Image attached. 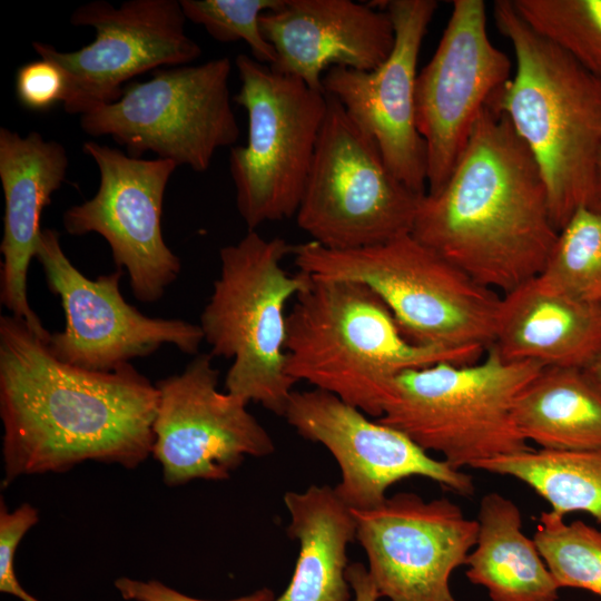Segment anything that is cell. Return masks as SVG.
Returning <instances> with one entry per match:
<instances>
[{
	"mask_svg": "<svg viewBox=\"0 0 601 601\" xmlns=\"http://www.w3.org/2000/svg\"><path fill=\"white\" fill-rule=\"evenodd\" d=\"M395 42L375 70L332 67L323 89L371 137L391 171L418 195L426 193V148L416 126L415 83L423 39L437 9L434 0H391Z\"/></svg>",
	"mask_w": 601,
	"mask_h": 601,
	"instance_id": "cell-18",
	"label": "cell"
},
{
	"mask_svg": "<svg viewBox=\"0 0 601 601\" xmlns=\"http://www.w3.org/2000/svg\"><path fill=\"white\" fill-rule=\"evenodd\" d=\"M292 255L299 272L367 285L413 344L487 348L494 342L501 296L411 233L348 250L309 240L294 245Z\"/></svg>",
	"mask_w": 601,
	"mask_h": 601,
	"instance_id": "cell-5",
	"label": "cell"
},
{
	"mask_svg": "<svg viewBox=\"0 0 601 601\" xmlns=\"http://www.w3.org/2000/svg\"><path fill=\"white\" fill-rule=\"evenodd\" d=\"M210 353H198L180 374L158 381L151 455L168 486L224 481L245 456L263 457L275 444L248 403L217 388Z\"/></svg>",
	"mask_w": 601,
	"mask_h": 601,
	"instance_id": "cell-13",
	"label": "cell"
},
{
	"mask_svg": "<svg viewBox=\"0 0 601 601\" xmlns=\"http://www.w3.org/2000/svg\"><path fill=\"white\" fill-rule=\"evenodd\" d=\"M411 234L495 292L508 294L542 272L559 234L545 183L491 101L444 186L421 197Z\"/></svg>",
	"mask_w": 601,
	"mask_h": 601,
	"instance_id": "cell-2",
	"label": "cell"
},
{
	"mask_svg": "<svg viewBox=\"0 0 601 601\" xmlns=\"http://www.w3.org/2000/svg\"><path fill=\"white\" fill-rule=\"evenodd\" d=\"M115 588L120 597L128 601H211L189 597L158 580H135L121 577L115 580ZM275 593L262 588L250 594L225 601H275Z\"/></svg>",
	"mask_w": 601,
	"mask_h": 601,
	"instance_id": "cell-32",
	"label": "cell"
},
{
	"mask_svg": "<svg viewBox=\"0 0 601 601\" xmlns=\"http://www.w3.org/2000/svg\"><path fill=\"white\" fill-rule=\"evenodd\" d=\"M536 279L571 298L601 303V210L581 207L574 211Z\"/></svg>",
	"mask_w": 601,
	"mask_h": 601,
	"instance_id": "cell-26",
	"label": "cell"
},
{
	"mask_svg": "<svg viewBox=\"0 0 601 601\" xmlns=\"http://www.w3.org/2000/svg\"><path fill=\"white\" fill-rule=\"evenodd\" d=\"M476 543L465 575L485 588L492 601H558L559 587L534 540L522 531L519 506L491 492L479 505Z\"/></svg>",
	"mask_w": 601,
	"mask_h": 601,
	"instance_id": "cell-23",
	"label": "cell"
},
{
	"mask_svg": "<svg viewBox=\"0 0 601 601\" xmlns=\"http://www.w3.org/2000/svg\"><path fill=\"white\" fill-rule=\"evenodd\" d=\"M327 109L296 213L311 240L334 250L410 234L418 195L385 164L375 141L325 92Z\"/></svg>",
	"mask_w": 601,
	"mask_h": 601,
	"instance_id": "cell-9",
	"label": "cell"
},
{
	"mask_svg": "<svg viewBox=\"0 0 601 601\" xmlns=\"http://www.w3.org/2000/svg\"><path fill=\"white\" fill-rule=\"evenodd\" d=\"M583 370L601 385V353L595 356Z\"/></svg>",
	"mask_w": 601,
	"mask_h": 601,
	"instance_id": "cell-34",
	"label": "cell"
},
{
	"mask_svg": "<svg viewBox=\"0 0 601 601\" xmlns=\"http://www.w3.org/2000/svg\"><path fill=\"white\" fill-rule=\"evenodd\" d=\"M157 404L130 363L106 373L66 364L24 319L0 317L2 486L87 461L136 469L152 451Z\"/></svg>",
	"mask_w": 601,
	"mask_h": 601,
	"instance_id": "cell-1",
	"label": "cell"
},
{
	"mask_svg": "<svg viewBox=\"0 0 601 601\" xmlns=\"http://www.w3.org/2000/svg\"><path fill=\"white\" fill-rule=\"evenodd\" d=\"M473 469L514 477L563 516L584 512L601 524V449L534 450L500 455Z\"/></svg>",
	"mask_w": 601,
	"mask_h": 601,
	"instance_id": "cell-25",
	"label": "cell"
},
{
	"mask_svg": "<svg viewBox=\"0 0 601 601\" xmlns=\"http://www.w3.org/2000/svg\"><path fill=\"white\" fill-rule=\"evenodd\" d=\"M287 534L298 542V556L286 590L275 601H349L347 546L356 540V520L328 485L288 491Z\"/></svg>",
	"mask_w": 601,
	"mask_h": 601,
	"instance_id": "cell-22",
	"label": "cell"
},
{
	"mask_svg": "<svg viewBox=\"0 0 601 601\" xmlns=\"http://www.w3.org/2000/svg\"><path fill=\"white\" fill-rule=\"evenodd\" d=\"M485 352L482 346L411 343L381 297L349 279L309 275L287 314V374L375 420L403 372L439 363L472 364Z\"/></svg>",
	"mask_w": 601,
	"mask_h": 601,
	"instance_id": "cell-4",
	"label": "cell"
},
{
	"mask_svg": "<svg viewBox=\"0 0 601 601\" xmlns=\"http://www.w3.org/2000/svg\"><path fill=\"white\" fill-rule=\"evenodd\" d=\"M284 0H180L183 11L191 22L200 24L219 42L244 41L252 57L272 66L276 60L273 46L259 24L260 16L275 10Z\"/></svg>",
	"mask_w": 601,
	"mask_h": 601,
	"instance_id": "cell-29",
	"label": "cell"
},
{
	"mask_svg": "<svg viewBox=\"0 0 601 601\" xmlns=\"http://www.w3.org/2000/svg\"><path fill=\"white\" fill-rule=\"evenodd\" d=\"M293 246L248 230L220 248V273L199 324L209 353L233 359L226 392L283 417L296 384L286 371V306L309 280L283 267Z\"/></svg>",
	"mask_w": 601,
	"mask_h": 601,
	"instance_id": "cell-6",
	"label": "cell"
},
{
	"mask_svg": "<svg viewBox=\"0 0 601 601\" xmlns=\"http://www.w3.org/2000/svg\"><path fill=\"white\" fill-rule=\"evenodd\" d=\"M235 65L234 102L248 117V138L229 152L236 206L248 230L295 216L326 115L324 91L247 55Z\"/></svg>",
	"mask_w": 601,
	"mask_h": 601,
	"instance_id": "cell-8",
	"label": "cell"
},
{
	"mask_svg": "<svg viewBox=\"0 0 601 601\" xmlns=\"http://www.w3.org/2000/svg\"><path fill=\"white\" fill-rule=\"evenodd\" d=\"M260 29L273 46V70L324 91L332 67L378 68L391 55L395 31L390 13L352 0H284L264 12Z\"/></svg>",
	"mask_w": 601,
	"mask_h": 601,
	"instance_id": "cell-19",
	"label": "cell"
},
{
	"mask_svg": "<svg viewBox=\"0 0 601 601\" xmlns=\"http://www.w3.org/2000/svg\"><path fill=\"white\" fill-rule=\"evenodd\" d=\"M540 36L601 79V0H512Z\"/></svg>",
	"mask_w": 601,
	"mask_h": 601,
	"instance_id": "cell-27",
	"label": "cell"
},
{
	"mask_svg": "<svg viewBox=\"0 0 601 601\" xmlns=\"http://www.w3.org/2000/svg\"><path fill=\"white\" fill-rule=\"evenodd\" d=\"M14 91L22 107L32 111H45L58 102H63L67 81L56 63L39 58L19 67L14 78Z\"/></svg>",
	"mask_w": 601,
	"mask_h": 601,
	"instance_id": "cell-31",
	"label": "cell"
},
{
	"mask_svg": "<svg viewBox=\"0 0 601 601\" xmlns=\"http://www.w3.org/2000/svg\"><path fill=\"white\" fill-rule=\"evenodd\" d=\"M49 290L60 298L65 328L47 345L61 362L92 372H114L165 344L197 355L204 341L199 325L178 318H155L127 303L120 292L122 269L86 277L67 257L59 234L42 229L36 257Z\"/></svg>",
	"mask_w": 601,
	"mask_h": 601,
	"instance_id": "cell-12",
	"label": "cell"
},
{
	"mask_svg": "<svg viewBox=\"0 0 601 601\" xmlns=\"http://www.w3.org/2000/svg\"><path fill=\"white\" fill-rule=\"evenodd\" d=\"M186 20L177 0H130L119 8L96 0L79 6L70 18L76 27L96 30L92 42L68 52L40 41L32 47L63 72L65 111L82 116L117 101L136 76L196 60L201 48L186 33Z\"/></svg>",
	"mask_w": 601,
	"mask_h": 601,
	"instance_id": "cell-11",
	"label": "cell"
},
{
	"mask_svg": "<svg viewBox=\"0 0 601 601\" xmlns=\"http://www.w3.org/2000/svg\"><path fill=\"white\" fill-rule=\"evenodd\" d=\"M543 368L505 361L494 346L472 364L439 363L400 374L378 422L455 470L531 449L513 418L516 400Z\"/></svg>",
	"mask_w": 601,
	"mask_h": 601,
	"instance_id": "cell-7",
	"label": "cell"
},
{
	"mask_svg": "<svg viewBox=\"0 0 601 601\" xmlns=\"http://www.w3.org/2000/svg\"><path fill=\"white\" fill-rule=\"evenodd\" d=\"M230 73L228 57L159 69L147 81L127 85L117 101L80 116L81 129L110 136L132 157L151 151L177 167L206 171L215 152L234 147L240 135Z\"/></svg>",
	"mask_w": 601,
	"mask_h": 601,
	"instance_id": "cell-10",
	"label": "cell"
},
{
	"mask_svg": "<svg viewBox=\"0 0 601 601\" xmlns=\"http://www.w3.org/2000/svg\"><path fill=\"white\" fill-rule=\"evenodd\" d=\"M346 578L354 594L353 601H377L381 594L368 570L359 562L347 566Z\"/></svg>",
	"mask_w": 601,
	"mask_h": 601,
	"instance_id": "cell-33",
	"label": "cell"
},
{
	"mask_svg": "<svg viewBox=\"0 0 601 601\" xmlns=\"http://www.w3.org/2000/svg\"><path fill=\"white\" fill-rule=\"evenodd\" d=\"M533 540L560 589H583L601 598L600 530L544 511Z\"/></svg>",
	"mask_w": 601,
	"mask_h": 601,
	"instance_id": "cell-28",
	"label": "cell"
},
{
	"mask_svg": "<svg viewBox=\"0 0 601 601\" xmlns=\"http://www.w3.org/2000/svg\"><path fill=\"white\" fill-rule=\"evenodd\" d=\"M511 60L490 40L483 0H454L447 24L415 83L416 126L426 148V193L440 190Z\"/></svg>",
	"mask_w": 601,
	"mask_h": 601,
	"instance_id": "cell-15",
	"label": "cell"
},
{
	"mask_svg": "<svg viewBox=\"0 0 601 601\" xmlns=\"http://www.w3.org/2000/svg\"><path fill=\"white\" fill-rule=\"evenodd\" d=\"M598 181H599V188L601 193V149H600L599 160H598Z\"/></svg>",
	"mask_w": 601,
	"mask_h": 601,
	"instance_id": "cell-35",
	"label": "cell"
},
{
	"mask_svg": "<svg viewBox=\"0 0 601 601\" xmlns=\"http://www.w3.org/2000/svg\"><path fill=\"white\" fill-rule=\"evenodd\" d=\"M356 540L381 598L390 601H456L455 569L466 564L477 522L446 497L425 501L413 492L387 496L370 510H352Z\"/></svg>",
	"mask_w": 601,
	"mask_h": 601,
	"instance_id": "cell-16",
	"label": "cell"
},
{
	"mask_svg": "<svg viewBox=\"0 0 601 601\" xmlns=\"http://www.w3.org/2000/svg\"><path fill=\"white\" fill-rule=\"evenodd\" d=\"M492 346L505 361L584 368L601 353V303L553 292L535 277L501 297Z\"/></svg>",
	"mask_w": 601,
	"mask_h": 601,
	"instance_id": "cell-21",
	"label": "cell"
},
{
	"mask_svg": "<svg viewBox=\"0 0 601 601\" xmlns=\"http://www.w3.org/2000/svg\"><path fill=\"white\" fill-rule=\"evenodd\" d=\"M518 431L540 449H601V385L583 368L543 367L519 395Z\"/></svg>",
	"mask_w": 601,
	"mask_h": 601,
	"instance_id": "cell-24",
	"label": "cell"
},
{
	"mask_svg": "<svg viewBox=\"0 0 601 601\" xmlns=\"http://www.w3.org/2000/svg\"><path fill=\"white\" fill-rule=\"evenodd\" d=\"M493 17L513 47L515 72L490 101L534 158L560 231L579 208L601 210V79L535 32L512 0L495 1Z\"/></svg>",
	"mask_w": 601,
	"mask_h": 601,
	"instance_id": "cell-3",
	"label": "cell"
},
{
	"mask_svg": "<svg viewBox=\"0 0 601 601\" xmlns=\"http://www.w3.org/2000/svg\"><path fill=\"white\" fill-rule=\"evenodd\" d=\"M82 150L97 164L99 187L92 198L63 213L65 230L72 236H102L117 269H126L134 296L155 303L181 269L161 231L165 191L177 165L132 157L92 140Z\"/></svg>",
	"mask_w": 601,
	"mask_h": 601,
	"instance_id": "cell-14",
	"label": "cell"
},
{
	"mask_svg": "<svg viewBox=\"0 0 601 601\" xmlns=\"http://www.w3.org/2000/svg\"><path fill=\"white\" fill-rule=\"evenodd\" d=\"M68 166V154L60 142L46 140L37 131L21 136L0 128V180L4 196L0 302L45 342L51 333L28 302L27 275L42 231V211L66 180Z\"/></svg>",
	"mask_w": 601,
	"mask_h": 601,
	"instance_id": "cell-20",
	"label": "cell"
},
{
	"mask_svg": "<svg viewBox=\"0 0 601 601\" xmlns=\"http://www.w3.org/2000/svg\"><path fill=\"white\" fill-rule=\"evenodd\" d=\"M284 417L302 437L334 456L341 470L334 490L352 510L378 506L390 486L411 476L426 477L463 497L475 493L470 474L433 459L403 432L370 420L328 392L294 391Z\"/></svg>",
	"mask_w": 601,
	"mask_h": 601,
	"instance_id": "cell-17",
	"label": "cell"
},
{
	"mask_svg": "<svg viewBox=\"0 0 601 601\" xmlns=\"http://www.w3.org/2000/svg\"><path fill=\"white\" fill-rule=\"evenodd\" d=\"M39 521L38 510L22 503L9 512L0 500V591L22 601H39L29 594L18 581L14 571L17 548L26 533Z\"/></svg>",
	"mask_w": 601,
	"mask_h": 601,
	"instance_id": "cell-30",
	"label": "cell"
}]
</instances>
